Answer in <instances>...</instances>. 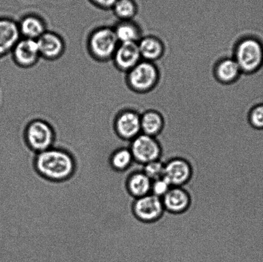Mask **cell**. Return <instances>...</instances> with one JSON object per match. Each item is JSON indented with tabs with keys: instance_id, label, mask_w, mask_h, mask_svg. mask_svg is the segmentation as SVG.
I'll list each match as a JSON object with an SVG mask.
<instances>
[{
	"instance_id": "obj_1",
	"label": "cell",
	"mask_w": 263,
	"mask_h": 262,
	"mask_svg": "<svg viewBox=\"0 0 263 262\" xmlns=\"http://www.w3.org/2000/svg\"><path fill=\"white\" fill-rule=\"evenodd\" d=\"M33 166L39 176L53 184L68 182L77 172V161L73 154L55 146L35 154Z\"/></svg>"
},
{
	"instance_id": "obj_2",
	"label": "cell",
	"mask_w": 263,
	"mask_h": 262,
	"mask_svg": "<svg viewBox=\"0 0 263 262\" xmlns=\"http://www.w3.org/2000/svg\"><path fill=\"white\" fill-rule=\"evenodd\" d=\"M235 59L242 74L257 73L263 66V43L258 38L247 35L236 43L234 49Z\"/></svg>"
},
{
	"instance_id": "obj_3",
	"label": "cell",
	"mask_w": 263,
	"mask_h": 262,
	"mask_svg": "<svg viewBox=\"0 0 263 262\" xmlns=\"http://www.w3.org/2000/svg\"><path fill=\"white\" fill-rule=\"evenodd\" d=\"M112 27L101 26L89 33L86 41L89 55L99 63L111 61L119 45Z\"/></svg>"
},
{
	"instance_id": "obj_4",
	"label": "cell",
	"mask_w": 263,
	"mask_h": 262,
	"mask_svg": "<svg viewBox=\"0 0 263 262\" xmlns=\"http://www.w3.org/2000/svg\"><path fill=\"white\" fill-rule=\"evenodd\" d=\"M23 137L27 148L37 154L55 146L56 132L47 120L37 118L26 125Z\"/></svg>"
},
{
	"instance_id": "obj_5",
	"label": "cell",
	"mask_w": 263,
	"mask_h": 262,
	"mask_svg": "<svg viewBox=\"0 0 263 262\" xmlns=\"http://www.w3.org/2000/svg\"><path fill=\"white\" fill-rule=\"evenodd\" d=\"M161 74L156 63L142 60L126 73V84L132 91L146 94L158 85Z\"/></svg>"
},
{
	"instance_id": "obj_6",
	"label": "cell",
	"mask_w": 263,
	"mask_h": 262,
	"mask_svg": "<svg viewBox=\"0 0 263 262\" xmlns=\"http://www.w3.org/2000/svg\"><path fill=\"white\" fill-rule=\"evenodd\" d=\"M135 163L141 166L162 159L163 148L157 137L141 133L130 142L128 146Z\"/></svg>"
},
{
	"instance_id": "obj_7",
	"label": "cell",
	"mask_w": 263,
	"mask_h": 262,
	"mask_svg": "<svg viewBox=\"0 0 263 262\" xmlns=\"http://www.w3.org/2000/svg\"><path fill=\"white\" fill-rule=\"evenodd\" d=\"M131 211L137 220L147 225L159 221L166 212L162 199L151 193L134 199Z\"/></svg>"
},
{
	"instance_id": "obj_8",
	"label": "cell",
	"mask_w": 263,
	"mask_h": 262,
	"mask_svg": "<svg viewBox=\"0 0 263 262\" xmlns=\"http://www.w3.org/2000/svg\"><path fill=\"white\" fill-rule=\"evenodd\" d=\"M194 175L193 164L184 156H174L164 161V177L172 186L185 187Z\"/></svg>"
},
{
	"instance_id": "obj_9",
	"label": "cell",
	"mask_w": 263,
	"mask_h": 262,
	"mask_svg": "<svg viewBox=\"0 0 263 262\" xmlns=\"http://www.w3.org/2000/svg\"><path fill=\"white\" fill-rule=\"evenodd\" d=\"M113 128L120 139L130 142L142 133L141 114L132 109L120 110L115 117Z\"/></svg>"
},
{
	"instance_id": "obj_10",
	"label": "cell",
	"mask_w": 263,
	"mask_h": 262,
	"mask_svg": "<svg viewBox=\"0 0 263 262\" xmlns=\"http://www.w3.org/2000/svg\"><path fill=\"white\" fill-rule=\"evenodd\" d=\"M10 54L15 65L23 69L33 68L41 58L37 41L29 38H21Z\"/></svg>"
},
{
	"instance_id": "obj_11",
	"label": "cell",
	"mask_w": 263,
	"mask_h": 262,
	"mask_svg": "<svg viewBox=\"0 0 263 262\" xmlns=\"http://www.w3.org/2000/svg\"><path fill=\"white\" fill-rule=\"evenodd\" d=\"M162 201L165 211L172 215L185 214L193 204L192 195L185 187H172Z\"/></svg>"
},
{
	"instance_id": "obj_12",
	"label": "cell",
	"mask_w": 263,
	"mask_h": 262,
	"mask_svg": "<svg viewBox=\"0 0 263 262\" xmlns=\"http://www.w3.org/2000/svg\"><path fill=\"white\" fill-rule=\"evenodd\" d=\"M37 42L41 58L45 60H58L65 53V41L60 34L53 31H46Z\"/></svg>"
},
{
	"instance_id": "obj_13",
	"label": "cell",
	"mask_w": 263,
	"mask_h": 262,
	"mask_svg": "<svg viewBox=\"0 0 263 262\" xmlns=\"http://www.w3.org/2000/svg\"><path fill=\"white\" fill-rule=\"evenodd\" d=\"M141 61L138 43H120L111 61L118 71L126 74Z\"/></svg>"
},
{
	"instance_id": "obj_14",
	"label": "cell",
	"mask_w": 263,
	"mask_h": 262,
	"mask_svg": "<svg viewBox=\"0 0 263 262\" xmlns=\"http://www.w3.org/2000/svg\"><path fill=\"white\" fill-rule=\"evenodd\" d=\"M21 38L17 22L10 17H0V59L11 53Z\"/></svg>"
},
{
	"instance_id": "obj_15",
	"label": "cell",
	"mask_w": 263,
	"mask_h": 262,
	"mask_svg": "<svg viewBox=\"0 0 263 262\" xmlns=\"http://www.w3.org/2000/svg\"><path fill=\"white\" fill-rule=\"evenodd\" d=\"M17 25L21 37L37 41L48 30L45 20L35 14L23 15L18 21Z\"/></svg>"
},
{
	"instance_id": "obj_16",
	"label": "cell",
	"mask_w": 263,
	"mask_h": 262,
	"mask_svg": "<svg viewBox=\"0 0 263 262\" xmlns=\"http://www.w3.org/2000/svg\"><path fill=\"white\" fill-rule=\"evenodd\" d=\"M213 74L219 83L231 85L238 80L242 72L233 56L220 59L214 67Z\"/></svg>"
},
{
	"instance_id": "obj_17",
	"label": "cell",
	"mask_w": 263,
	"mask_h": 262,
	"mask_svg": "<svg viewBox=\"0 0 263 262\" xmlns=\"http://www.w3.org/2000/svg\"><path fill=\"white\" fill-rule=\"evenodd\" d=\"M142 60L156 63L164 56L166 48L161 38L155 35L143 36L138 43Z\"/></svg>"
},
{
	"instance_id": "obj_18",
	"label": "cell",
	"mask_w": 263,
	"mask_h": 262,
	"mask_svg": "<svg viewBox=\"0 0 263 262\" xmlns=\"http://www.w3.org/2000/svg\"><path fill=\"white\" fill-rule=\"evenodd\" d=\"M152 181L143 170H137L128 174L125 181V189L134 199L151 193Z\"/></svg>"
},
{
	"instance_id": "obj_19",
	"label": "cell",
	"mask_w": 263,
	"mask_h": 262,
	"mask_svg": "<svg viewBox=\"0 0 263 262\" xmlns=\"http://www.w3.org/2000/svg\"><path fill=\"white\" fill-rule=\"evenodd\" d=\"M113 27L120 43H138L143 37V32L134 20L118 21Z\"/></svg>"
},
{
	"instance_id": "obj_20",
	"label": "cell",
	"mask_w": 263,
	"mask_h": 262,
	"mask_svg": "<svg viewBox=\"0 0 263 262\" xmlns=\"http://www.w3.org/2000/svg\"><path fill=\"white\" fill-rule=\"evenodd\" d=\"M141 132L157 137L163 131L165 120L161 112L151 109L141 114Z\"/></svg>"
},
{
	"instance_id": "obj_21",
	"label": "cell",
	"mask_w": 263,
	"mask_h": 262,
	"mask_svg": "<svg viewBox=\"0 0 263 262\" xmlns=\"http://www.w3.org/2000/svg\"><path fill=\"white\" fill-rule=\"evenodd\" d=\"M108 163L113 171L123 173L129 169L135 162L129 148L120 147L112 151Z\"/></svg>"
},
{
	"instance_id": "obj_22",
	"label": "cell",
	"mask_w": 263,
	"mask_h": 262,
	"mask_svg": "<svg viewBox=\"0 0 263 262\" xmlns=\"http://www.w3.org/2000/svg\"><path fill=\"white\" fill-rule=\"evenodd\" d=\"M118 21L134 20L139 12L136 0H118L111 9Z\"/></svg>"
},
{
	"instance_id": "obj_23",
	"label": "cell",
	"mask_w": 263,
	"mask_h": 262,
	"mask_svg": "<svg viewBox=\"0 0 263 262\" xmlns=\"http://www.w3.org/2000/svg\"><path fill=\"white\" fill-rule=\"evenodd\" d=\"M142 170L152 181L162 178L164 173V162L162 159L151 162L143 166Z\"/></svg>"
},
{
	"instance_id": "obj_24",
	"label": "cell",
	"mask_w": 263,
	"mask_h": 262,
	"mask_svg": "<svg viewBox=\"0 0 263 262\" xmlns=\"http://www.w3.org/2000/svg\"><path fill=\"white\" fill-rule=\"evenodd\" d=\"M249 122L254 129L263 130V103L255 105L250 110Z\"/></svg>"
},
{
	"instance_id": "obj_25",
	"label": "cell",
	"mask_w": 263,
	"mask_h": 262,
	"mask_svg": "<svg viewBox=\"0 0 263 262\" xmlns=\"http://www.w3.org/2000/svg\"><path fill=\"white\" fill-rule=\"evenodd\" d=\"M171 186L164 177L152 181L151 187V194L157 197H162L165 196L167 192L171 189Z\"/></svg>"
},
{
	"instance_id": "obj_26",
	"label": "cell",
	"mask_w": 263,
	"mask_h": 262,
	"mask_svg": "<svg viewBox=\"0 0 263 262\" xmlns=\"http://www.w3.org/2000/svg\"><path fill=\"white\" fill-rule=\"evenodd\" d=\"M118 0H89L94 6L104 10H111Z\"/></svg>"
},
{
	"instance_id": "obj_27",
	"label": "cell",
	"mask_w": 263,
	"mask_h": 262,
	"mask_svg": "<svg viewBox=\"0 0 263 262\" xmlns=\"http://www.w3.org/2000/svg\"><path fill=\"white\" fill-rule=\"evenodd\" d=\"M160 255H154V256H160ZM139 257H142V256H139Z\"/></svg>"
}]
</instances>
